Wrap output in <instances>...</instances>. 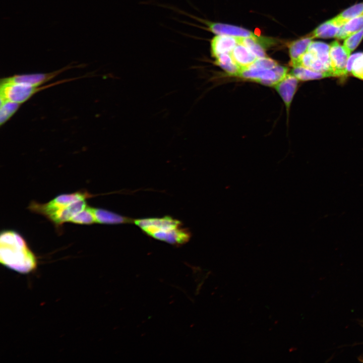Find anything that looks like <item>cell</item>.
I'll list each match as a JSON object with an SVG mask.
<instances>
[{"mask_svg": "<svg viewBox=\"0 0 363 363\" xmlns=\"http://www.w3.org/2000/svg\"><path fill=\"white\" fill-rule=\"evenodd\" d=\"M363 14V3L357 4L330 19L331 23L340 27L352 19Z\"/></svg>", "mask_w": 363, "mask_h": 363, "instance_id": "cell-13", "label": "cell"}, {"mask_svg": "<svg viewBox=\"0 0 363 363\" xmlns=\"http://www.w3.org/2000/svg\"><path fill=\"white\" fill-rule=\"evenodd\" d=\"M298 81L292 74L288 73L274 87L282 99L287 110L290 108L292 99L297 89Z\"/></svg>", "mask_w": 363, "mask_h": 363, "instance_id": "cell-7", "label": "cell"}, {"mask_svg": "<svg viewBox=\"0 0 363 363\" xmlns=\"http://www.w3.org/2000/svg\"><path fill=\"white\" fill-rule=\"evenodd\" d=\"M65 82L66 80L60 81L43 87L1 82V103L5 100H10L22 104L26 101L36 92L44 88L51 87L53 85Z\"/></svg>", "mask_w": 363, "mask_h": 363, "instance_id": "cell-2", "label": "cell"}, {"mask_svg": "<svg viewBox=\"0 0 363 363\" xmlns=\"http://www.w3.org/2000/svg\"><path fill=\"white\" fill-rule=\"evenodd\" d=\"M348 74L363 80V52H357L350 56L347 64Z\"/></svg>", "mask_w": 363, "mask_h": 363, "instance_id": "cell-17", "label": "cell"}, {"mask_svg": "<svg viewBox=\"0 0 363 363\" xmlns=\"http://www.w3.org/2000/svg\"><path fill=\"white\" fill-rule=\"evenodd\" d=\"M340 27L329 20L318 26L310 35L314 38H329L336 37Z\"/></svg>", "mask_w": 363, "mask_h": 363, "instance_id": "cell-18", "label": "cell"}, {"mask_svg": "<svg viewBox=\"0 0 363 363\" xmlns=\"http://www.w3.org/2000/svg\"><path fill=\"white\" fill-rule=\"evenodd\" d=\"M363 29V14L350 20L339 28L336 36L338 39H345Z\"/></svg>", "mask_w": 363, "mask_h": 363, "instance_id": "cell-14", "label": "cell"}, {"mask_svg": "<svg viewBox=\"0 0 363 363\" xmlns=\"http://www.w3.org/2000/svg\"><path fill=\"white\" fill-rule=\"evenodd\" d=\"M237 44V37L226 35L216 36L211 41V54L215 57L222 53H229Z\"/></svg>", "mask_w": 363, "mask_h": 363, "instance_id": "cell-8", "label": "cell"}, {"mask_svg": "<svg viewBox=\"0 0 363 363\" xmlns=\"http://www.w3.org/2000/svg\"><path fill=\"white\" fill-rule=\"evenodd\" d=\"M21 104L10 100L1 103L0 125L2 126L17 111Z\"/></svg>", "mask_w": 363, "mask_h": 363, "instance_id": "cell-19", "label": "cell"}, {"mask_svg": "<svg viewBox=\"0 0 363 363\" xmlns=\"http://www.w3.org/2000/svg\"><path fill=\"white\" fill-rule=\"evenodd\" d=\"M313 37L310 34L288 44L289 52L290 57V64L293 67L308 49L309 45L313 41Z\"/></svg>", "mask_w": 363, "mask_h": 363, "instance_id": "cell-12", "label": "cell"}, {"mask_svg": "<svg viewBox=\"0 0 363 363\" xmlns=\"http://www.w3.org/2000/svg\"><path fill=\"white\" fill-rule=\"evenodd\" d=\"M229 53L239 68L240 72L252 65L257 58L247 47L240 43L237 44Z\"/></svg>", "mask_w": 363, "mask_h": 363, "instance_id": "cell-10", "label": "cell"}, {"mask_svg": "<svg viewBox=\"0 0 363 363\" xmlns=\"http://www.w3.org/2000/svg\"><path fill=\"white\" fill-rule=\"evenodd\" d=\"M70 222L81 224L96 223L93 208L87 206L83 210L74 216Z\"/></svg>", "mask_w": 363, "mask_h": 363, "instance_id": "cell-20", "label": "cell"}, {"mask_svg": "<svg viewBox=\"0 0 363 363\" xmlns=\"http://www.w3.org/2000/svg\"><path fill=\"white\" fill-rule=\"evenodd\" d=\"M278 65L277 63L267 56L257 58L255 62L249 67L261 69H273Z\"/></svg>", "mask_w": 363, "mask_h": 363, "instance_id": "cell-22", "label": "cell"}, {"mask_svg": "<svg viewBox=\"0 0 363 363\" xmlns=\"http://www.w3.org/2000/svg\"><path fill=\"white\" fill-rule=\"evenodd\" d=\"M350 54L337 40L330 44L329 72L332 77H344L348 75L346 67Z\"/></svg>", "mask_w": 363, "mask_h": 363, "instance_id": "cell-4", "label": "cell"}, {"mask_svg": "<svg viewBox=\"0 0 363 363\" xmlns=\"http://www.w3.org/2000/svg\"><path fill=\"white\" fill-rule=\"evenodd\" d=\"M214 58L215 64L229 75L238 77L240 70L233 60L230 53H222Z\"/></svg>", "mask_w": 363, "mask_h": 363, "instance_id": "cell-16", "label": "cell"}, {"mask_svg": "<svg viewBox=\"0 0 363 363\" xmlns=\"http://www.w3.org/2000/svg\"><path fill=\"white\" fill-rule=\"evenodd\" d=\"M206 24L210 31L218 35L241 37L255 36L254 34L249 30L235 26L212 22H206Z\"/></svg>", "mask_w": 363, "mask_h": 363, "instance_id": "cell-9", "label": "cell"}, {"mask_svg": "<svg viewBox=\"0 0 363 363\" xmlns=\"http://www.w3.org/2000/svg\"><path fill=\"white\" fill-rule=\"evenodd\" d=\"M329 50L330 45L320 41L312 42L308 49L313 57L312 70L330 74Z\"/></svg>", "mask_w": 363, "mask_h": 363, "instance_id": "cell-5", "label": "cell"}, {"mask_svg": "<svg viewBox=\"0 0 363 363\" xmlns=\"http://www.w3.org/2000/svg\"><path fill=\"white\" fill-rule=\"evenodd\" d=\"M96 223L106 224H118L132 223L134 220L113 212L93 208Z\"/></svg>", "mask_w": 363, "mask_h": 363, "instance_id": "cell-11", "label": "cell"}, {"mask_svg": "<svg viewBox=\"0 0 363 363\" xmlns=\"http://www.w3.org/2000/svg\"><path fill=\"white\" fill-rule=\"evenodd\" d=\"M69 65L57 71L49 73H35L28 74L15 75L10 77L1 79V82L13 83L28 85L34 86H40L41 85L49 81L61 72L68 69L76 67Z\"/></svg>", "mask_w": 363, "mask_h": 363, "instance_id": "cell-6", "label": "cell"}, {"mask_svg": "<svg viewBox=\"0 0 363 363\" xmlns=\"http://www.w3.org/2000/svg\"><path fill=\"white\" fill-rule=\"evenodd\" d=\"M287 74V68L277 65L273 69L248 67L241 71L238 76L263 85L274 87Z\"/></svg>", "mask_w": 363, "mask_h": 363, "instance_id": "cell-3", "label": "cell"}, {"mask_svg": "<svg viewBox=\"0 0 363 363\" xmlns=\"http://www.w3.org/2000/svg\"><path fill=\"white\" fill-rule=\"evenodd\" d=\"M299 81L318 80L331 77L328 73L314 71L302 67H293L290 73Z\"/></svg>", "mask_w": 363, "mask_h": 363, "instance_id": "cell-15", "label": "cell"}, {"mask_svg": "<svg viewBox=\"0 0 363 363\" xmlns=\"http://www.w3.org/2000/svg\"><path fill=\"white\" fill-rule=\"evenodd\" d=\"M0 261L5 267L21 274L34 270L37 261L24 238L13 230H4L0 236Z\"/></svg>", "mask_w": 363, "mask_h": 363, "instance_id": "cell-1", "label": "cell"}, {"mask_svg": "<svg viewBox=\"0 0 363 363\" xmlns=\"http://www.w3.org/2000/svg\"><path fill=\"white\" fill-rule=\"evenodd\" d=\"M363 38V29L345 39L343 46L351 53Z\"/></svg>", "mask_w": 363, "mask_h": 363, "instance_id": "cell-21", "label": "cell"}]
</instances>
